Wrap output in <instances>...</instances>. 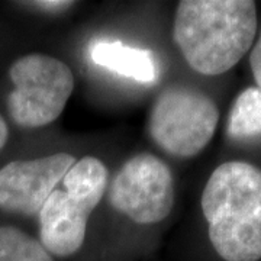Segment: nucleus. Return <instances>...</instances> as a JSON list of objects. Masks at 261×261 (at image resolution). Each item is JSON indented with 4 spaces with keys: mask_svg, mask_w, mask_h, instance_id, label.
Segmentation results:
<instances>
[{
    "mask_svg": "<svg viewBox=\"0 0 261 261\" xmlns=\"http://www.w3.org/2000/svg\"><path fill=\"white\" fill-rule=\"evenodd\" d=\"M174 197L171 170L148 152L125 161L109 187V203L113 209L140 225L166 219L174 206Z\"/></svg>",
    "mask_w": 261,
    "mask_h": 261,
    "instance_id": "6",
    "label": "nucleus"
},
{
    "mask_svg": "<svg viewBox=\"0 0 261 261\" xmlns=\"http://www.w3.org/2000/svg\"><path fill=\"white\" fill-rule=\"evenodd\" d=\"M226 134L238 142L261 138L260 87H247L238 94L228 115Z\"/></svg>",
    "mask_w": 261,
    "mask_h": 261,
    "instance_id": "9",
    "label": "nucleus"
},
{
    "mask_svg": "<svg viewBox=\"0 0 261 261\" xmlns=\"http://www.w3.org/2000/svg\"><path fill=\"white\" fill-rule=\"evenodd\" d=\"M90 58L96 65L138 83H154L159 79V67L149 51L119 41H96L90 45Z\"/></svg>",
    "mask_w": 261,
    "mask_h": 261,
    "instance_id": "8",
    "label": "nucleus"
},
{
    "mask_svg": "<svg viewBox=\"0 0 261 261\" xmlns=\"http://www.w3.org/2000/svg\"><path fill=\"white\" fill-rule=\"evenodd\" d=\"M109 181L108 168L96 157L77 160L39 211V238L57 257H70L82 248L90 214L100 203Z\"/></svg>",
    "mask_w": 261,
    "mask_h": 261,
    "instance_id": "3",
    "label": "nucleus"
},
{
    "mask_svg": "<svg viewBox=\"0 0 261 261\" xmlns=\"http://www.w3.org/2000/svg\"><path fill=\"white\" fill-rule=\"evenodd\" d=\"M209 240L225 261L261 258V168L226 161L212 171L202 193Z\"/></svg>",
    "mask_w": 261,
    "mask_h": 261,
    "instance_id": "2",
    "label": "nucleus"
},
{
    "mask_svg": "<svg viewBox=\"0 0 261 261\" xmlns=\"http://www.w3.org/2000/svg\"><path fill=\"white\" fill-rule=\"evenodd\" d=\"M257 34L251 0H183L174 15L173 39L196 73L219 75L238 64Z\"/></svg>",
    "mask_w": 261,
    "mask_h": 261,
    "instance_id": "1",
    "label": "nucleus"
},
{
    "mask_svg": "<svg viewBox=\"0 0 261 261\" xmlns=\"http://www.w3.org/2000/svg\"><path fill=\"white\" fill-rule=\"evenodd\" d=\"M29 6H34L45 12H63V10L68 9L70 6L74 5V2H63V0H49V2H29Z\"/></svg>",
    "mask_w": 261,
    "mask_h": 261,
    "instance_id": "12",
    "label": "nucleus"
},
{
    "mask_svg": "<svg viewBox=\"0 0 261 261\" xmlns=\"http://www.w3.org/2000/svg\"><path fill=\"white\" fill-rule=\"evenodd\" d=\"M13 90L9 113L23 128H41L60 118L74 90V75L64 61L45 54H28L9 70Z\"/></svg>",
    "mask_w": 261,
    "mask_h": 261,
    "instance_id": "5",
    "label": "nucleus"
},
{
    "mask_svg": "<svg viewBox=\"0 0 261 261\" xmlns=\"http://www.w3.org/2000/svg\"><path fill=\"white\" fill-rule=\"evenodd\" d=\"M250 64H251V71L254 79H255V83L261 89V32L255 45L252 47L251 56H250Z\"/></svg>",
    "mask_w": 261,
    "mask_h": 261,
    "instance_id": "11",
    "label": "nucleus"
},
{
    "mask_svg": "<svg viewBox=\"0 0 261 261\" xmlns=\"http://www.w3.org/2000/svg\"><path fill=\"white\" fill-rule=\"evenodd\" d=\"M0 261H54L35 238L13 226H0Z\"/></svg>",
    "mask_w": 261,
    "mask_h": 261,
    "instance_id": "10",
    "label": "nucleus"
},
{
    "mask_svg": "<svg viewBox=\"0 0 261 261\" xmlns=\"http://www.w3.org/2000/svg\"><path fill=\"white\" fill-rule=\"evenodd\" d=\"M74 163V155L58 152L6 164L0 170V209L27 216L39 214Z\"/></svg>",
    "mask_w": 261,
    "mask_h": 261,
    "instance_id": "7",
    "label": "nucleus"
},
{
    "mask_svg": "<svg viewBox=\"0 0 261 261\" xmlns=\"http://www.w3.org/2000/svg\"><path fill=\"white\" fill-rule=\"evenodd\" d=\"M8 137H9V129H8V125L5 119L2 118L0 115V149L3 148L8 142Z\"/></svg>",
    "mask_w": 261,
    "mask_h": 261,
    "instance_id": "13",
    "label": "nucleus"
},
{
    "mask_svg": "<svg viewBox=\"0 0 261 261\" xmlns=\"http://www.w3.org/2000/svg\"><path fill=\"white\" fill-rule=\"evenodd\" d=\"M219 122L216 103L205 92L174 84L163 89L152 103L148 132L164 152L192 159L214 138Z\"/></svg>",
    "mask_w": 261,
    "mask_h": 261,
    "instance_id": "4",
    "label": "nucleus"
}]
</instances>
